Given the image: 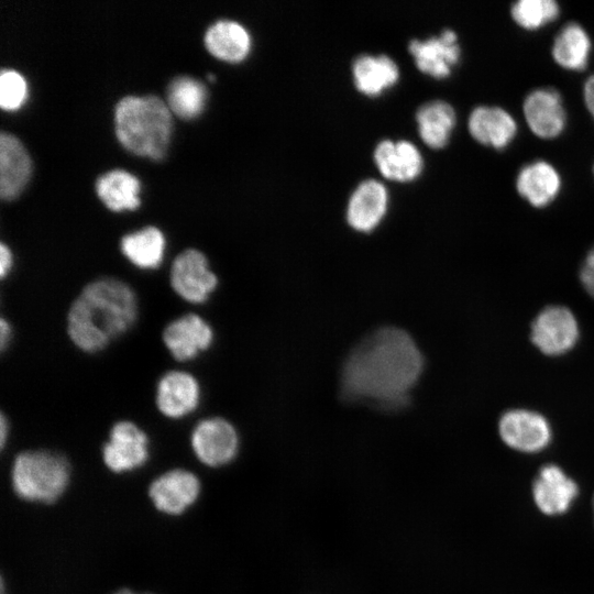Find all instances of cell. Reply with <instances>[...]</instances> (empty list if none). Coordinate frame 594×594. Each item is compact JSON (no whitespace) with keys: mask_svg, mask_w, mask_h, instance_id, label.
Returning a JSON list of instances; mask_svg holds the SVG:
<instances>
[{"mask_svg":"<svg viewBox=\"0 0 594 594\" xmlns=\"http://www.w3.org/2000/svg\"><path fill=\"white\" fill-rule=\"evenodd\" d=\"M424 370L422 354L403 329L383 327L356 344L344 361L345 398L396 409L405 405Z\"/></svg>","mask_w":594,"mask_h":594,"instance_id":"1","label":"cell"},{"mask_svg":"<svg viewBox=\"0 0 594 594\" xmlns=\"http://www.w3.org/2000/svg\"><path fill=\"white\" fill-rule=\"evenodd\" d=\"M387 204V189L381 182L363 180L358 185L348 204L349 224L358 231L373 230L384 217Z\"/></svg>","mask_w":594,"mask_h":594,"instance_id":"18","label":"cell"},{"mask_svg":"<svg viewBox=\"0 0 594 594\" xmlns=\"http://www.w3.org/2000/svg\"><path fill=\"white\" fill-rule=\"evenodd\" d=\"M502 440L521 452H538L551 441V427L540 414L528 409L506 411L498 422Z\"/></svg>","mask_w":594,"mask_h":594,"instance_id":"13","label":"cell"},{"mask_svg":"<svg viewBox=\"0 0 594 594\" xmlns=\"http://www.w3.org/2000/svg\"><path fill=\"white\" fill-rule=\"evenodd\" d=\"M13 267V254L3 242L0 243V276L2 279L9 276Z\"/></svg>","mask_w":594,"mask_h":594,"instance_id":"30","label":"cell"},{"mask_svg":"<svg viewBox=\"0 0 594 594\" xmlns=\"http://www.w3.org/2000/svg\"><path fill=\"white\" fill-rule=\"evenodd\" d=\"M116 135L129 151L162 158L172 133L169 107L155 95L122 97L114 107Z\"/></svg>","mask_w":594,"mask_h":594,"instance_id":"3","label":"cell"},{"mask_svg":"<svg viewBox=\"0 0 594 594\" xmlns=\"http://www.w3.org/2000/svg\"><path fill=\"white\" fill-rule=\"evenodd\" d=\"M12 338V326L6 317L0 319V348L4 351L10 344Z\"/></svg>","mask_w":594,"mask_h":594,"instance_id":"32","label":"cell"},{"mask_svg":"<svg viewBox=\"0 0 594 594\" xmlns=\"http://www.w3.org/2000/svg\"><path fill=\"white\" fill-rule=\"evenodd\" d=\"M204 42L212 55L228 62L242 61L251 48L249 31L241 23L228 19L209 25Z\"/></svg>","mask_w":594,"mask_h":594,"instance_id":"22","label":"cell"},{"mask_svg":"<svg viewBox=\"0 0 594 594\" xmlns=\"http://www.w3.org/2000/svg\"><path fill=\"white\" fill-rule=\"evenodd\" d=\"M96 191L102 202L113 211L135 209L140 206V182L133 174L114 168L100 175Z\"/></svg>","mask_w":594,"mask_h":594,"instance_id":"26","label":"cell"},{"mask_svg":"<svg viewBox=\"0 0 594 594\" xmlns=\"http://www.w3.org/2000/svg\"><path fill=\"white\" fill-rule=\"evenodd\" d=\"M522 113L530 131L542 140L558 138L566 125L562 96L551 87L531 90L524 99Z\"/></svg>","mask_w":594,"mask_h":594,"instance_id":"12","label":"cell"},{"mask_svg":"<svg viewBox=\"0 0 594 594\" xmlns=\"http://www.w3.org/2000/svg\"><path fill=\"white\" fill-rule=\"evenodd\" d=\"M111 594H136V593L133 592V591L130 590V588L122 587V588H119V590L114 591V592L111 593Z\"/></svg>","mask_w":594,"mask_h":594,"instance_id":"35","label":"cell"},{"mask_svg":"<svg viewBox=\"0 0 594 594\" xmlns=\"http://www.w3.org/2000/svg\"><path fill=\"white\" fill-rule=\"evenodd\" d=\"M580 336L579 323L570 309L549 306L542 309L531 324L530 338L542 353L562 355L576 344Z\"/></svg>","mask_w":594,"mask_h":594,"instance_id":"8","label":"cell"},{"mask_svg":"<svg viewBox=\"0 0 594 594\" xmlns=\"http://www.w3.org/2000/svg\"><path fill=\"white\" fill-rule=\"evenodd\" d=\"M101 457L112 473L133 472L150 459V438L134 421L119 420L109 430Z\"/></svg>","mask_w":594,"mask_h":594,"instance_id":"6","label":"cell"},{"mask_svg":"<svg viewBox=\"0 0 594 594\" xmlns=\"http://www.w3.org/2000/svg\"><path fill=\"white\" fill-rule=\"evenodd\" d=\"M215 340L211 324L199 314L187 312L170 320L162 331V341L178 362H189L210 349Z\"/></svg>","mask_w":594,"mask_h":594,"instance_id":"9","label":"cell"},{"mask_svg":"<svg viewBox=\"0 0 594 594\" xmlns=\"http://www.w3.org/2000/svg\"><path fill=\"white\" fill-rule=\"evenodd\" d=\"M592 41L586 30L576 22L566 23L556 35L551 56L563 69L583 70L590 61Z\"/></svg>","mask_w":594,"mask_h":594,"instance_id":"23","label":"cell"},{"mask_svg":"<svg viewBox=\"0 0 594 594\" xmlns=\"http://www.w3.org/2000/svg\"><path fill=\"white\" fill-rule=\"evenodd\" d=\"M166 240L163 232L154 226H146L124 234L120 240L122 255L136 268L153 271L164 260Z\"/></svg>","mask_w":594,"mask_h":594,"instance_id":"21","label":"cell"},{"mask_svg":"<svg viewBox=\"0 0 594 594\" xmlns=\"http://www.w3.org/2000/svg\"><path fill=\"white\" fill-rule=\"evenodd\" d=\"M583 100L594 121V74H592L583 85Z\"/></svg>","mask_w":594,"mask_h":594,"instance_id":"31","label":"cell"},{"mask_svg":"<svg viewBox=\"0 0 594 594\" xmlns=\"http://www.w3.org/2000/svg\"><path fill=\"white\" fill-rule=\"evenodd\" d=\"M31 158L22 142L12 133H0V196L16 197L30 178Z\"/></svg>","mask_w":594,"mask_h":594,"instance_id":"19","label":"cell"},{"mask_svg":"<svg viewBox=\"0 0 594 594\" xmlns=\"http://www.w3.org/2000/svg\"><path fill=\"white\" fill-rule=\"evenodd\" d=\"M201 387L197 377L184 370L165 372L155 387V406L166 418L183 419L199 406Z\"/></svg>","mask_w":594,"mask_h":594,"instance_id":"11","label":"cell"},{"mask_svg":"<svg viewBox=\"0 0 594 594\" xmlns=\"http://www.w3.org/2000/svg\"><path fill=\"white\" fill-rule=\"evenodd\" d=\"M144 594H153V593H144Z\"/></svg>","mask_w":594,"mask_h":594,"instance_id":"37","label":"cell"},{"mask_svg":"<svg viewBox=\"0 0 594 594\" xmlns=\"http://www.w3.org/2000/svg\"><path fill=\"white\" fill-rule=\"evenodd\" d=\"M10 433V422L4 413L0 415V444L1 449L6 447Z\"/></svg>","mask_w":594,"mask_h":594,"instance_id":"34","label":"cell"},{"mask_svg":"<svg viewBox=\"0 0 594 594\" xmlns=\"http://www.w3.org/2000/svg\"><path fill=\"white\" fill-rule=\"evenodd\" d=\"M560 11L554 0H518L510 7V16L519 28L536 31L556 21Z\"/></svg>","mask_w":594,"mask_h":594,"instance_id":"28","label":"cell"},{"mask_svg":"<svg viewBox=\"0 0 594 594\" xmlns=\"http://www.w3.org/2000/svg\"><path fill=\"white\" fill-rule=\"evenodd\" d=\"M419 135L432 148L443 147L457 123L453 107L443 100L428 101L416 112Z\"/></svg>","mask_w":594,"mask_h":594,"instance_id":"24","label":"cell"},{"mask_svg":"<svg viewBox=\"0 0 594 594\" xmlns=\"http://www.w3.org/2000/svg\"><path fill=\"white\" fill-rule=\"evenodd\" d=\"M139 301L134 289L116 276H101L86 284L72 301L66 332L85 353H98L127 333L135 323Z\"/></svg>","mask_w":594,"mask_h":594,"instance_id":"2","label":"cell"},{"mask_svg":"<svg viewBox=\"0 0 594 594\" xmlns=\"http://www.w3.org/2000/svg\"><path fill=\"white\" fill-rule=\"evenodd\" d=\"M189 441L196 458L210 468L229 464L239 450L237 429L229 420L219 416L197 421Z\"/></svg>","mask_w":594,"mask_h":594,"instance_id":"7","label":"cell"},{"mask_svg":"<svg viewBox=\"0 0 594 594\" xmlns=\"http://www.w3.org/2000/svg\"><path fill=\"white\" fill-rule=\"evenodd\" d=\"M408 48L417 67L435 78L448 77L461 56L458 35L451 29L424 41L411 40Z\"/></svg>","mask_w":594,"mask_h":594,"instance_id":"14","label":"cell"},{"mask_svg":"<svg viewBox=\"0 0 594 594\" xmlns=\"http://www.w3.org/2000/svg\"><path fill=\"white\" fill-rule=\"evenodd\" d=\"M593 174H594V166H593Z\"/></svg>","mask_w":594,"mask_h":594,"instance_id":"38","label":"cell"},{"mask_svg":"<svg viewBox=\"0 0 594 594\" xmlns=\"http://www.w3.org/2000/svg\"><path fill=\"white\" fill-rule=\"evenodd\" d=\"M28 86L24 77L14 69L3 68L0 73V106L14 110L25 101Z\"/></svg>","mask_w":594,"mask_h":594,"instance_id":"29","label":"cell"},{"mask_svg":"<svg viewBox=\"0 0 594 594\" xmlns=\"http://www.w3.org/2000/svg\"><path fill=\"white\" fill-rule=\"evenodd\" d=\"M578 493L576 483L554 464L542 466L532 486L536 505L551 516L566 512Z\"/></svg>","mask_w":594,"mask_h":594,"instance_id":"17","label":"cell"},{"mask_svg":"<svg viewBox=\"0 0 594 594\" xmlns=\"http://www.w3.org/2000/svg\"><path fill=\"white\" fill-rule=\"evenodd\" d=\"M169 284L174 293L191 305H201L216 292L219 279L207 256L188 248L179 252L169 268Z\"/></svg>","mask_w":594,"mask_h":594,"instance_id":"5","label":"cell"},{"mask_svg":"<svg viewBox=\"0 0 594 594\" xmlns=\"http://www.w3.org/2000/svg\"><path fill=\"white\" fill-rule=\"evenodd\" d=\"M352 72L356 88L371 96L394 85L399 76L397 64L385 54L360 55L353 62Z\"/></svg>","mask_w":594,"mask_h":594,"instance_id":"25","label":"cell"},{"mask_svg":"<svg viewBox=\"0 0 594 594\" xmlns=\"http://www.w3.org/2000/svg\"><path fill=\"white\" fill-rule=\"evenodd\" d=\"M206 98V86L199 79L187 75L174 77L166 88L167 106L184 119L198 116L204 109Z\"/></svg>","mask_w":594,"mask_h":594,"instance_id":"27","label":"cell"},{"mask_svg":"<svg viewBox=\"0 0 594 594\" xmlns=\"http://www.w3.org/2000/svg\"><path fill=\"white\" fill-rule=\"evenodd\" d=\"M201 492V483L191 471L177 468L152 481L148 496L154 507L169 516H179L191 507Z\"/></svg>","mask_w":594,"mask_h":594,"instance_id":"10","label":"cell"},{"mask_svg":"<svg viewBox=\"0 0 594 594\" xmlns=\"http://www.w3.org/2000/svg\"><path fill=\"white\" fill-rule=\"evenodd\" d=\"M468 129L477 143L495 150L508 147L518 132L512 113L497 106L475 107L469 116Z\"/></svg>","mask_w":594,"mask_h":594,"instance_id":"15","label":"cell"},{"mask_svg":"<svg viewBox=\"0 0 594 594\" xmlns=\"http://www.w3.org/2000/svg\"><path fill=\"white\" fill-rule=\"evenodd\" d=\"M518 195L535 208H544L558 197L562 178L547 161L538 160L522 166L515 180Z\"/></svg>","mask_w":594,"mask_h":594,"instance_id":"16","label":"cell"},{"mask_svg":"<svg viewBox=\"0 0 594 594\" xmlns=\"http://www.w3.org/2000/svg\"><path fill=\"white\" fill-rule=\"evenodd\" d=\"M580 276L583 287L594 298V268L583 265Z\"/></svg>","mask_w":594,"mask_h":594,"instance_id":"33","label":"cell"},{"mask_svg":"<svg viewBox=\"0 0 594 594\" xmlns=\"http://www.w3.org/2000/svg\"><path fill=\"white\" fill-rule=\"evenodd\" d=\"M207 77L209 78V80H215V75L213 74L208 73Z\"/></svg>","mask_w":594,"mask_h":594,"instance_id":"36","label":"cell"},{"mask_svg":"<svg viewBox=\"0 0 594 594\" xmlns=\"http://www.w3.org/2000/svg\"><path fill=\"white\" fill-rule=\"evenodd\" d=\"M374 160L380 172L389 179L411 180L422 170V156L409 141H381L374 151Z\"/></svg>","mask_w":594,"mask_h":594,"instance_id":"20","label":"cell"},{"mask_svg":"<svg viewBox=\"0 0 594 594\" xmlns=\"http://www.w3.org/2000/svg\"><path fill=\"white\" fill-rule=\"evenodd\" d=\"M72 466L66 455L48 449L19 452L11 466L14 494L31 503L54 504L66 492Z\"/></svg>","mask_w":594,"mask_h":594,"instance_id":"4","label":"cell"}]
</instances>
